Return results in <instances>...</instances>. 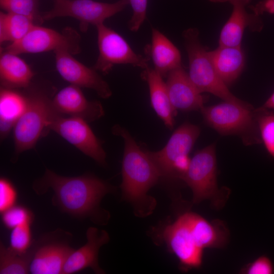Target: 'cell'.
Segmentation results:
<instances>
[{
    "mask_svg": "<svg viewBox=\"0 0 274 274\" xmlns=\"http://www.w3.org/2000/svg\"><path fill=\"white\" fill-rule=\"evenodd\" d=\"M32 189L38 195L52 190L54 206L77 219L89 218L94 222L99 221L102 213H107L101 210L99 203L113 190L109 183L91 175L64 177L48 168L33 182Z\"/></svg>",
    "mask_w": 274,
    "mask_h": 274,
    "instance_id": "obj_1",
    "label": "cell"
},
{
    "mask_svg": "<svg viewBox=\"0 0 274 274\" xmlns=\"http://www.w3.org/2000/svg\"><path fill=\"white\" fill-rule=\"evenodd\" d=\"M112 133L121 136L124 143L121 185L122 196L132 204L136 216H147L156 204L155 199L147 192L161 178L159 172L145 150L138 145L126 129L115 125Z\"/></svg>",
    "mask_w": 274,
    "mask_h": 274,
    "instance_id": "obj_2",
    "label": "cell"
},
{
    "mask_svg": "<svg viewBox=\"0 0 274 274\" xmlns=\"http://www.w3.org/2000/svg\"><path fill=\"white\" fill-rule=\"evenodd\" d=\"M25 95L26 107L13 127L16 156L33 148L41 138L46 135L52 119L59 114L53 106L52 95L46 90L31 88Z\"/></svg>",
    "mask_w": 274,
    "mask_h": 274,
    "instance_id": "obj_3",
    "label": "cell"
},
{
    "mask_svg": "<svg viewBox=\"0 0 274 274\" xmlns=\"http://www.w3.org/2000/svg\"><path fill=\"white\" fill-rule=\"evenodd\" d=\"M206 123L223 135L239 136L246 146L262 143L255 109L225 101L200 109Z\"/></svg>",
    "mask_w": 274,
    "mask_h": 274,
    "instance_id": "obj_4",
    "label": "cell"
},
{
    "mask_svg": "<svg viewBox=\"0 0 274 274\" xmlns=\"http://www.w3.org/2000/svg\"><path fill=\"white\" fill-rule=\"evenodd\" d=\"M189 60V77L200 92H209L225 101L241 105L249 103L234 96L228 89L217 73L211 59L209 51L199 39V31L190 28L182 34Z\"/></svg>",
    "mask_w": 274,
    "mask_h": 274,
    "instance_id": "obj_5",
    "label": "cell"
},
{
    "mask_svg": "<svg viewBox=\"0 0 274 274\" xmlns=\"http://www.w3.org/2000/svg\"><path fill=\"white\" fill-rule=\"evenodd\" d=\"M215 147L214 143L194 154L182 181L192 190L194 203L209 200L214 208L220 209L226 203L230 190L218 187Z\"/></svg>",
    "mask_w": 274,
    "mask_h": 274,
    "instance_id": "obj_6",
    "label": "cell"
},
{
    "mask_svg": "<svg viewBox=\"0 0 274 274\" xmlns=\"http://www.w3.org/2000/svg\"><path fill=\"white\" fill-rule=\"evenodd\" d=\"M200 132L198 126L185 122L174 131L161 150L156 152L145 150L161 178L168 181H182L190 161L188 155Z\"/></svg>",
    "mask_w": 274,
    "mask_h": 274,
    "instance_id": "obj_7",
    "label": "cell"
},
{
    "mask_svg": "<svg viewBox=\"0 0 274 274\" xmlns=\"http://www.w3.org/2000/svg\"><path fill=\"white\" fill-rule=\"evenodd\" d=\"M72 234L61 229L46 233L30 246L31 274H62L67 258L75 250L71 246Z\"/></svg>",
    "mask_w": 274,
    "mask_h": 274,
    "instance_id": "obj_8",
    "label": "cell"
},
{
    "mask_svg": "<svg viewBox=\"0 0 274 274\" xmlns=\"http://www.w3.org/2000/svg\"><path fill=\"white\" fill-rule=\"evenodd\" d=\"M80 39L78 32L71 27L59 32L35 25L22 39L10 43L3 49L18 55L63 49L75 55L81 51Z\"/></svg>",
    "mask_w": 274,
    "mask_h": 274,
    "instance_id": "obj_9",
    "label": "cell"
},
{
    "mask_svg": "<svg viewBox=\"0 0 274 274\" xmlns=\"http://www.w3.org/2000/svg\"><path fill=\"white\" fill-rule=\"evenodd\" d=\"M129 0H119L114 3L93 0H55L53 8L44 12V20L57 17H71L80 21L82 31H86L89 25H97L122 11Z\"/></svg>",
    "mask_w": 274,
    "mask_h": 274,
    "instance_id": "obj_10",
    "label": "cell"
},
{
    "mask_svg": "<svg viewBox=\"0 0 274 274\" xmlns=\"http://www.w3.org/2000/svg\"><path fill=\"white\" fill-rule=\"evenodd\" d=\"M99 54L93 68L108 74L116 64H128L143 70L149 67V57L136 53L126 41L104 23L96 26Z\"/></svg>",
    "mask_w": 274,
    "mask_h": 274,
    "instance_id": "obj_11",
    "label": "cell"
},
{
    "mask_svg": "<svg viewBox=\"0 0 274 274\" xmlns=\"http://www.w3.org/2000/svg\"><path fill=\"white\" fill-rule=\"evenodd\" d=\"M49 129L99 164L104 165L106 163V152L86 121L56 115L50 124Z\"/></svg>",
    "mask_w": 274,
    "mask_h": 274,
    "instance_id": "obj_12",
    "label": "cell"
},
{
    "mask_svg": "<svg viewBox=\"0 0 274 274\" xmlns=\"http://www.w3.org/2000/svg\"><path fill=\"white\" fill-rule=\"evenodd\" d=\"M56 70L60 76L71 84L93 90L102 98L112 94L108 84L93 67H89L75 58L65 50L54 51Z\"/></svg>",
    "mask_w": 274,
    "mask_h": 274,
    "instance_id": "obj_13",
    "label": "cell"
},
{
    "mask_svg": "<svg viewBox=\"0 0 274 274\" xmlns=\"http://www.w3.org/2000/svg\"><path fill=\"white\" fill-rule=\"evenodd\" d=\"M162 235L169 250L179 259L182 270L201 266L203 250L196 245L182 215L165 227Z\"/></svg>",
    "mask_w": 274,
    "mask_h": 274,
    "instance_id": "obj_14",
    "label": "cell"
},
{
    "mask_svg": "<svg viewBox=\"0 0 274 274\" xmlns=\"http://www.w3.org/2000/svg\"><path fill=\"white\" fill-rule=\"evenodd\" d=\"M52 105L59 115L80 118L87 122L98 120L105 113L99 101L88 100L81 88L72 84L54 95Z\"/></svg>",
    "mask_w": 274,
    "mask_h": 274,
    "instance_id": "obj_15",
    "label": "cell"
},
{
    "mask_svg": "<svg viewBox=\"0 0 274 274\" xmlns=\"http://www.w3.org/2000/svg\"><path fill=\"white\" fill-rule=\"evenodd\" d=\"M165 84L171 104L176 111L200 110L207 100V97L198 90L182 66L168 73Z\"/></svg>",
    "mask_w": 274,
    "mask_h": 274,
    "instance_id": "obj_16",
    "label": "cell"
},
{
    "mask_svg": "<svg viewBox=\"0 0 274 274\" xmlns=\"http://www.w3.org/2000/svg\"><path fill=\"white\" fill-rule=\"evenodd\" d=\"M87 243L78 250H75L65 262L62 274H73L85 268H90L96 273H104L99 267L98 256L101 246L108 243L110 237L104 230L90 227L86 232Z\"/></svg>",
    "mask_w": 274,
    "mask_h": 274,
    "instance_id": "obj_17",
    "label": "cell"
},
{
    "mask_svg": "<svg viewBox=\"0 0 274 274\" xmlns=\"http://www.w3.org/2000/svg\"><path fill=\"white\" fill-rule=\"evenodd\" d=\"M251 0H228L233 6L230 17L221 29L219 37V46L229 47L241 46L246 27L252 31H260L263 23L260 17L254 13L249 14L246 6Z\"/></svg>",
    "mask_w": 274,
    "mask_h": 274,
    "instance_id": "obj_18",
    "label": "cell"
},
{
    "mask_svg": "<svg viewBox=\"0 0 274 274\" xmlns=\"http://www.w3.org/2000/svg\"><path fill=\"white\" fill-rule=\"evenodd\" d=\"M196 245L200 249L223 248L229 239V231L219 219L209 221L192 212L182 214Z\"/></svg>",
    "mask_w": 274,
    "mask_h": 274,
    "instance_id": "obj_19",
    "label": "cell"
},
{
    "mask_svg": "<svg viewBox=\"0 0 274 274\" xmlns=\"http://www.w3.org/2000/svg\"><path fill=\"white\" fill-rule=\"evenodd\" d=\"M154 69L162 77L182 66L181 56L176 46L158 29L152 28L151 43L146 48Z\"/></svg>",
    "mask_w": 274,
    "mask_h": 274,
    "instance_id": "obj_20",
    "label": "cell"
},
{
    "mask_svg": "<svg viewBox=\"0 0 274 274\" xmlns=\"http://www.w3.org/2000/svg\"><path fill=\"white\" fill-rule=\"evenodd\" d=\"M142 77L148 85L152 108L165 126L173 129L177 111L171 104L163 77L150 67L143 70Z\"/></svg>",
    "mask_w": 274,
    "mask_h": 274,
    "instance_id": "obj_21",
    "label": "cell"
},
{
    "mask_svg": "<svg viewBox=\"0 0 274 274\" xmlns=\"http://www.w3.org/2000/svg\"><path fill=\"white\" fill-rule=\"evenodd\" d=\"M214 67L223 82L229 86L242 73L245 63V56L241 46H219L209 51Z\"/></svg>",
    "mask_w": 274,
    "mask_h": 274,
    "instance_id": "obj_22",
    "label": "cell"
},
{
    "mask_svg": "<svg viewBox=\"0 0 274 274\" xmlns=\"http://www.w3.org/2000/svg\"><path fill=\"white\" fill-rule=\"evenodd\" d=\"M2 50L0 57V80L2 87L27 88L34 76L30 66L18 54Z\"/></svg>",
    "mask_w": 274,
    "mask_h": 274,
    "instance_id": "obj_23",
    "label": "cell"
},
{
    "mask_svg": "<svg viewBox=\"0 0 274 274\" xmlns=\"http://www.w3.org/2000/svg\"><path fill=\"white\" fill-rule=\"evenodd\" d=\"M27 105L25 94L13 89L1 87L0 92V133L2 139L10 130L24 112Z\"/></svg>",
    "mask_w": 274,
    "mask_h": 274,
    "instance_id": "obj_24",
    "label": "cell"
},
{
    "mask_svg": "<svg viewBox=\"0 0 274 274\" xmlns=\"http://www.w3.org/2000/svg\"><path fill=\"white\" fill-rule=\"evenodd\" d=\"M32 18L22 15L1 12L0 42L14 43L22 39L35 25Z\"/></svg>",
    "mask_w": 274,
    "mask_h": 274,
    "instance_id": "obj_25",
    "label": "cell"
},
{
    "mask_svg": "<svg viewBox=\"0 0 274 274\" xmlns=\"http://www.w3.org/2000/svg\"><path fill=\"white\" fill-rule=\"evenodd\" d=\"M31 258L32 251L30 247L25 253H19L10 247H6L1 241V274L29 273Z\"/></svg>",
    "mask_w": 274,
    "mask_h": 274,
    "instance_id": "obj_26",
    "label": "cell"
},
{
    "mask_svg": "<svg viewBox=\"0 0 274 274\" xmlns=\"http://www.w3.org/2000/svg\"><path fill=\"white\" fill-rule=\"evenodd\" d=\"M255 112L262 142L274 157V112L259 107L255 109Z\"/></svg>",
    "mask_w": 274,
    "mask_h": 274,
    "instance_id": "obj_27",
    "label": "cell"
},
{
    "mask_svg": "<svg viewBox=\"0 0 274 274\" xmlns=\"http://www.w3.org/2000/svg\"><path fill=\"white\" fill-rule=\"evenodd\" d=\"M1 8L6 12L24 15L32 18L37 25L44 20L39 13V0H0Z\"/></svg>",
    "mask_w": 274,
    "mask_h": 274,
    "instance_id": "obj_28",
    "label": "cell"
},
{
    "mask_svg": "<svg viewBox=\"0 0 274 274\" xmlns=\"http://www.w3.org/2000/svg\"><path fill=\"white\" fill-rule=\"evenodd\" d=\"M1 214L4 225L9 229L25 223L32 224L34 219L32 212L22 206L15 205Z\"/></svg>",
    "mask_w": 274,
    "mask_h": 274,
    "instance_id": "obj_29",
    "label": "cell"
},
{
    "mask_svg": "<svg viewBox=\"0 0 274 274\" xmlns=\"http://www.w3.org/2000/svg\"><path fill=\"white\" fill-rule=\"evenodd\" d=\"M31 224L25 223L11 229L10 247L19 253H25L33 242L31 238Z\"/></svg>",
    "mask_w": 274,
    "mask_h": 274,
    "instance_id": "obj_30",
    "label": "cell"
},
{
    "mask_svg": "<svg viewBox=\"0 0 274 274\" xmlns=\"http://www.w3.org/2000/svg\"><path fill=\"white\" fill-rule=\"evenodd\" d=\"M17 192L12 183L8 179H0V212L4 213L15 206Z\"/></svg>",
    "mask_w": 274,
    "mask_h": 274,
    "instance_id": "obj_31",
    "label": "cell"
},
{
    "mask_svg": "<svg viewBox=\"0 0 274 274\" xmlns=\"http://www.w3.org/2000/svg\"><path fill=\"white\" fill-rule=\"evenodd\" d=\"M132 15L128 21V26L132 31H138L146 18L148 0H129Z\"/></svg>",
    "mask_w": 274,
    "mask_h": 274,
    "instance_id": "obj_32",
    "label": "cell"
},
{
    "mask_svg": "<svg viewBox=\"0 0 274 274\" xmlns=\"http://www.w3.org/2000/svg\"><path fill=\"white\" fill-rule=\"evenodd\" d=\"M274 267L271 260L267 256H261L245 265L240 272L244 274H271Z\"/></svg>",
    "mask_w": 274,
    "mask_h": 274,
    "instance_id": "obj_33",
    "label": "cell"
},
{
    "mask_svg": "<svg viewBox=\"0 0 274 274\" xmlns=\"http://www.w3.org/2000/svg\"><path fill=\"white\" fill-rule=\"evenodd\" d=\"M249 8L257 16L265 12L274 14V0H262L254 6H249Z\"/></svg>",
    "mask_w": 274,
    "mask_h": 274,
    "instance_id": "obj_34",
    "label": "cell"
},
{
    "mask_svg": "<svg viewBox=\"0 0 274 274\" xmlns=\"http://www.w3.org/2000/svg\"><path fill=\"white\" fill-rule=\"evenodd\" d=\"M260 107L269 110L274 109V92Z\"/></svg>",
    "mask_w": 274,
    "mask_h": 274,
    "instance_id": "obj_35",
    "label": "cell"
},
{
    "mask_svg": "<svg viewBox=\"0 0 274 274\" xmlns=\"http://www.w3.org/2000/svg\"><path fill=\"white\" fill-rule=\"evenodd\" d=\"M209 1L213 3H224L228 1V0H209Z\"/></svg>",
    "mask_w": 274,
    "mask_h": 274,
    "instance_id": "obj_36",
    "label": "cell"
}]
</instances>
